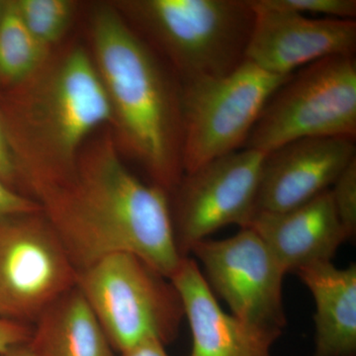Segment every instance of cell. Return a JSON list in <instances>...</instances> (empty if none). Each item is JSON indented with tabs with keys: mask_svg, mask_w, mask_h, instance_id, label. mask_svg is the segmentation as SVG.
I'll list each match as a JSON object with an SVG mask.
<instances>
[{
	"mask_svg": "<svg viewBox=\"0 0 356 356\" xmlns=\"http://www.w3.org/2000/svg\"><path fill=\"white\" fill-rule=\"evenodd\" d=\"M168 195L129 170L106 130L86 142L74 173L39 204L77 273L108 255L131 254L170 278L184 257Z\"/></svg>",
	"mask_w": 356,
	"mask_h": 356,
	"instance_id": "obj_1",
	"label": "cell"
},
{
	"mask_svg": "<svg viewBox=\"0 0 356 356\" xmlns=\"http://www.w3.org/2000/svg\"><path fill=\"white\" fill-rule=\"evenodd\" d=\"M0 114L17 191L38 203L74 173L93 133L113 126L95 62L81 44L51 53L29 79L0 89Z\"/></svg>",
	"mask_w": 356,
	"mask_h": 356,
	"instance_id": "obj_2",
	"label": "cell"
},
{
	"mask_svg": "<svg viewBox=\"0 0 356 356\" xmlns=\"http://www.w3.org/2000/svg\"><path fill=\"white\" fill-rule=\"evenodd\" d=\"M90 36L119 151L172 193L184 175L181 83L113 4L95 7Z\"/></svg>",
	"mask_w": 356,
	"mask_h": 356,
	"instance_id": "obj_3",
	"label": "cell"
},
{
	"mask_svg": "<svg viewBox=\"0 0 356 356\" xmlns=\"http://www.w3.org/2000/svg\"><path fill=\"white\" fill-rule=\"evenodd\" d=\"M115 6L165 56L180 83L231 74L245 62L250 0H131Z\"/></svg>",
	"mask_w": 356,
	"mask_h": 356,
	"instance_id": "obj_4",
	"label": "cell"
},
{
	"mask_svg": "<svg viewBox=\"0 0 356 356\" xmlns=\"http://www.w3.org/2000/svg\"><path fill=\"white\" fill-rule=\"evenodd\" d=\"M76 287L115 353L145 341L168 346L178 336L184 305L170 278L131 254L108 255L77 273Z\"/></svg>",
	"mask_w": 356,
	"mask_h": 356,
	"instance_id": "obj_5",
	"label": "cell"
},
{
	"mask_svg": "<svg viewBox=\"0 0 356 356\" xmlns=\"http://www.w3.org/2000/svg\"><path fill=\"white\" fill-rule=\"evenodd\" d=\"M320 137L355 140V56L323 58L294 72L266 103L243 147L267 154Z\"/></svg>",
	"mask_w": 356,
	"mask_h": 356,
	"instance_id": "obj_6",
	"label": "cell"
},
{
	"mask_svg": "<svg viewBox=\"0 0 356 356\" xmlns=\"http://www.w3.org/2000/svg\"><path fill=\"white\" fill-rule=\"evenodd\" d=\"M291 76L245 60L227 76L181 83L184 173L243 147L266 103Z\"/></svg>",
	"mask_w": 356,
	"mask_h": 356,
	"instance_id": "obj_7",
	"label": "cell"
},
{
	"mask_svg": "<svg viewBox=\"0 0 356 356\" xmlns=\"http://www.w3.org/2000/svg\"><path fill=\"white\" fill-rule=\"evenodd\" d=\"M77 270L43 211L0 222V318L33 325L76 286Z\"/></svg>",
	"mask_w": 356,
	"mask_h": 356,
	"instance_id": "obj_8",
	"label": "cell"
},
{
	"mask_svg": "<svg viewBox=\"0 0 356 356\" xmlns=\"http://www.w3.org/2000/svg\"><path fill=\"white\" fill-rule=\"evenodd\" d=\"M264 156L261 152L243 147L184 173L172 192V205L182 257L218 229L233 224L248 226L257 211Z\"/></svg>",
	"mask_w": 356,
	"mask_h": 356,
	"instance_id": "obj_9",
	"label": "cell"
},
{
	"mask_svg": "<svg viewBox=\"0 0 356 356\" xmlns=\"http://www.w3.org/2000/svg\"><path fill=\"white\" fill-rule=\"evenodd\" d=\"M202 264L207 284L247 324L282 334L284 269L254 229L224 240L200 241L191 252Z\"/></svg>",
	"mask_w": 356,
	"mask_h": 356,
	"instance_id": "obj_10",
	"label": "cell"
},
{
	"mask_svg": "<svg viewBox=\"0 0 356 356\" xmlns=\"http://www.w3.org/2000/svg\"><path fill=\"white\" fill-rule=\"evenodd\" d=\"M254 26L245 60L278 76H291L312 63L334 56H355V20L312 18L250 0Z\"/></svg>",
	"mask_w": 356,
	"mask_h": 356,
	"instance_id": "obj_11",
	"label": "cell"
},
{
	"mask_svg": "<svg viewBox=\"0 0 356 356\" xmlns=\"http://www.w3.org/2000/svg\"><path fill=\"white\" fill-rule=\"evenodd\" d=\"M355 151V140L320 137L293 140L266 154L257 211L284 212L329 191Z\"/></svg>",
	"mask_w": 356,
	"mask_h": 356,
	"instance_id": "obj_12",
	"label": "cell"
},
{
	"mask_svg": "<svg viewBox=\"0 0 356 356\" xmlns=\"http://www.w3.org/2000/svg\"><path fill=\"white\" fill-rule=\"evenodd\" d=\"M170 281L191 327L189 356H273L277 332L247 324L222 310L195 259H182Z\"/></svg>",
	"mask_w": 356,
	"mask_h": 356,
	"instance_id": "obj_13",
	"label": "cell"
},
{
	"mask_svg": "<svg viewBox=\"0 0 356 356\" xmlns=\"http://www.w3.org/2000/svg\"><path fill=\"white\" fill-rule=\"evenodd\" d=\"M245 228L261 236L286 273H296L316 262L332 261L348 240L330 189L284 212L257 211Z\"/></svg>",
	"mask_w": 356,
	"mask_h": 356,
	"instance_id": "obj_14",
	"label": "cell"
},
{
	"mask_svg": "<svg viewBox=\"0 0 356 356\" xmlns=\"http://www.w3.org/2000/svg\"><path fill=\"white\" fill-rule=\"evenodd\" d=\"M315 301L314 356H356V266L316 262L296 273Z\"/></svg>",
	"mask_w": 356,
	"mask_h": 356,
	"instance_id": "obj_15",
	"label": "cell"
},
{
	"mask_svg": "<svg viewBox=\"0 0 356 356\" xmlns=\"http://www.w3.org/2000/svg\"><path fill=\"white\" fill-rule=\"evenodd\" d=\"M34 356H115L102 325L79 288L63 295L32 325Z\"/></svg>",
	"mask_w": 356,
	"mask_h": 356,
	"instance_id": "obj_16",
	"label": "cell"
},
{
	"mask_svg": "<svg viewBox=\"0 0 356 356\" xmlns=\"http://www.w3.org/2000/svg\"><path fill=\"white\" fill-rule=\"evenodd\" d=\"M53 53L33 36L14 0H6L0 19V89L13 88L33 76Z\"/></svg>",
	"mask_w": 356,
	"mask_h": 356,
	"instance_id": "obj_17",
	"label": "cell"
},
{
	"mask_svg": "<svg viewBox=\"0 0 356 356\" xmlns=\"http://www.w3.org/2000/svg\"><path fill=\"white\" fill-rule=\"evenodd\" d=\"M26 27L40 43L53 49L74 23L77 2L72 0H14Z\"/></svg>",
	"mask_w": 356,
	"mask_h": 356,
	"instance_id": "obj_18",
	"label": "cell"
},
{
	"mask_svg": "<svg viewBox=\"0 0 356 356\" xmlns=\"http://www.w3.org/2000/svg\"><path fill=\"white\" fill-rule=\"evenodd\" d=\"M330 188L332 203L348 240L356 234V158L348 163Z\"/></svg>",
	"mask_w": 356,
	"mask_h": 356,
	"instance_id": "obj_19",
	"label": "cell"
},
{
	"mask_svg": "<svg viewBox=\"0 0 356 356\" xmlns=\"http://www.w3.org/2000/svg\"><path fill=\"white\" fill-rule=\"evenodd\" d=\"M274 6L293 13L313 14L323 18L353 20L356 16L355 0H268Z\"/></svg>",
	"mask_w": 356,
	"mask_h": 356,
	"instance_id": "obj_20",
	"label": "cell"
},
{
	"mask_svg": "<svg viewBox=\"0 0 356 356\" xmlns=\"http://www.w3.org/2000/svg\"><path fill=\"white\" fill-rule=\"evenodd\" d=\"M39 211H42V206L38 202L14 191L0 179V222L17 215Z\"/></svg>",
	"mask_w": 356,
	"mask_h": 356,
	"instance_id": "obj_21",
	"label": "cell"
},
{
	"mask_svg": "<svg viewBox=\"0 0 356 356\" xmlns=\"http://www.w3.org/2000/svg\"><path fill=\"white\" fill-rule=\"evenodd\" d=\"M32 330V325L0 318V355L21 344L29 343Z\"/></svg>",
	"mask_w": 356,
	"mask_h": 356,
	"instance_id": "obj_22",
	"label": "cell"
},
{
	"mask_svg": "<svg viewBox=\"0 0 356 356\" xmlns=\"http://www.w3.org/2000/svg\"><path fill=\"white\" fill-rule=\"evenodd\" d=\"M0 179L7 186L17 191L15 168H14L13 156H11L8 143H7L1 114H0Z\"/></svg>",
	"mask_w": 356,
	"mask_h": 356,
	"instance_id": "obj_23",
	"label": "cell"
},
{
	"mask_svg": "<svg viewBox=\"0 0 356 356\" xmlns=\"http://www.w3.org/2000/svg\"><path fill=\"white\" fill-rule=\"evenodd\" d=\"M119 356H170L163 343L156 341H145L130 350L119 353Z\"/></svg>",
	"mask_w": 356,
	"mask_h": 356,
	"instance_id": "obj_24",
	"label": "cell"
},
{
	"mask_svg": "<svg viewBox=\"0 0 356 356\" xmlns=\"http://www.w3.org/2000/svg\"><path fill=\"white\" fill-rule=\"evenodd\" d=\"M0 356H34V355L30 348L29 343H27L11 348L10 350L2 353Z\"/></svg>",
	"mask_w": 356,
	"mask_h": 356,
	"instance_id": "obj_25",
	"label": "cell"
},
{
	"mask_svg": "<svg viewBox=\"0 0 356 356\" xmlns=\"http://www.w3.org/2000/svg\"><path fill=\"white\" fill-rule=\"evenodd\" d=\"M4 2H6V0H0V19H1L2 13H3Z\"/></svg>",
	"mask_w": 356,
	"mask_h": 356,
	"instance_id": "obj_26",
	"label": "cell"
}]
</instances>
